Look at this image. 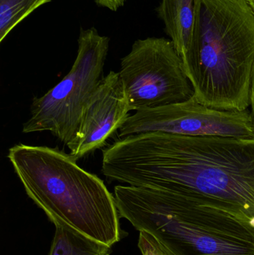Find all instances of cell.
<instances>
[{"label":"cell","mask_w":254,"mask_h":255,"mask_svg":"<svg viewBox=\"0 0 254 255\" xmlns=\"http://www.w3.org/2000/svg\"><path fill=\"white\" fill-rule=\"evenodd\" d=\"M249 110H250L251 115H252L254 124V72L253 79H252V88H251L250 107H249Z\"/></svg>","instance_id":"obj_13"},{"label":"cell","mask_w":254,"mask_h":255,"mask_svg":"<svg viewBox=\"0 0 254 255\" xmlns=\"http://www.w3.org/2000/svg\"><path fill=\"white\" fill-rule=\"evenodd\" d=\"M246 1L247 2V4H249L251 9H252L254 14V0H246Z\"/></svg>","instance_id":"obj_14"},{"label":"cell","mask_w":254,"mask_h":255,"mask_svg":"<svg viewBox=\"0 0 254 255\" xmlns=\"http://www.w3.org/2000/svg\"><path fill=\"white\" fill-rule=\"evenodd\" d=\"M119 216L174 255H254V229L225 211L169 192L116 185Z\"/></svg>","instance_id":"obj_4"},{"label":"cell","mask_w":254,"mask_h":255,"mask_svg":"<svg viewBox=\"0 0 254 255\" xmlns=\"http://www.w3.org/2000/svg\"><path fill=\"white\" fill-rule=\"evenodd\" d=\"M131 112L119 73L110 71L100 81L84 109L79 129L67 144L76 160L106 145L123 127Z\"/></svg>","instance_id":"obj_8"},{"label":"cell","mask_w":254,"mask_h":255,"mask_svg":"<svg viewBox=\"0 0 254 255\" xmlns=\"http://www.w3.org/2000/svg\"><path fill=\"white\" fill-rule=\"evenodd\" d=\"M111 247L71 229L55 226L49 255H110Z\"/></svg>","instance_id":"obj_10"},{"label":"cell","mask_w":254,"mask_h":255,"mask_svg":"<svg viewBox=\"0 0 254 255\" xmlns=\"http://www.w3.org/2000/svg\"><path fill=\"white\" fill-rule=\"evenodd\" d=\"M101 172L225 211L254 229V137L131 135L103 151Z\"/></svg>","instance_id":"obj_1"},{"label":"cell","mask_w":254,"mask_h":255,"mask_svg":"<svg viewBox=\"0 0 254 255\" xmlns=\"http://www.w3.org/2000/svg\"><path fill=\"white\" fill-rule=\"evenodd\" d=\"M148 132L254 137V124L249 109L218 110L204 106L193 96L182 103L135 112L119 129V137Z\"/></svg>","instance_id":"obj_7"},{"label":"cell","mask_w":254,"mask_h":255,"mask_svg":"<svg viewBox=\"0 0 254 255\" xmlns=\"http://www.w3.org/2000/svg\"><path fill=\"white\" fill-rule=\"evenodd\" d=\"M78 54L67 76L33 100L24 133L49 131L67 145L74 138L84 109L98 87L109 49V38L95 28L82 30Z\"/></svg>","instance_id":"obj_5"},{"label":"cell","mask_w":254,"mask_h":255,"mask_svg":"<svg viewBox=\"0 0 254 255\" xmlns=\"http://www.w3.org/2000/svg\"><path fill=\"white\" fill-rule=\"evenodd\" d=\"M52 0H0V42L39 7Z\"/></svg>","instance_id":"obj_11"},{"label":"cell","mask_w":254,"mask_h":255,"mask_svg":"<svg viewBox=\"0 0 254 255\" xmlns=\"http://www.w3.org/2000/svg\"><path fill=\"white\" fill-rule=\"evenodd\" d=\"M181 59L197 101L218 110H249L254 14L246 0H195L192 37Z\"/></svg>","instance_id":"obj_2"},{"label":"cell","mask_w":254,"mask_h":255,"mask_svg":"<svg viewBox=\"0 0 254 255\" xmlns=\"http://www.w3.org/2000/svg\"><path fill=\"white\" fill-rule=\"evenodd\" d=\"M119 75L130 111L182 103L194 95L181 58L167 39L136 40L121 60Z\"/></svg>","instance_id":"obj_6"},{"label":"cell","mask_w":254,"mask_h":255,"mask_svg":"<svg viewBox=\"0 0 254 255\" xmlns=\"http://www.w3.org/2000/svg\"><path fill=\"white\" fill-rule=\"evenodd\" d=\"M7 157L28 197L55 226L112 247L122 232L114 196L104 181L58 148L19 143Z\"/></svg>","instance_id":"obj_3"},{"label":"cell","mask_w":254,"mask_h":255,"mask_svg":"<svg viewBox=\"0 0 254 255\" xmlns=\"http://www.w3.org/2000/svg\"><path fill=\"white\" fill-rule=\"evenodd\" d=\"M166 31L180 58L189 47L195 14V0H162L158 9Z\"/></svg>","instance_id":"obj_9"},{"label":"cell","mask_w":254,"mask_h":255,"mask_svg":"<svg viewBox=\"0 0 254 255\" xmlns=\"http://www.w3.org/2000/svg\"><path fill=\"white\" fill-rule=\"evenodd\" d=\"M138 248L143 255H174L154 237L146 232H140Z\"/></svg>","instance_id":"obj_12"}]
</instances>
